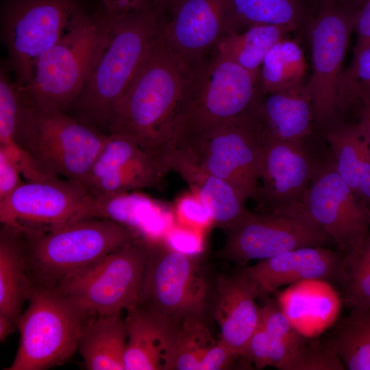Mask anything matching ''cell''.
I'll use <instances>...</instances> for the list:
<instances>
[{"mask_svg": "<svg viewBox=\"0 0 370 370\" xmlns=\"http://www.w3.org/2000/svg\"><path fill=\"white\" fill-rule=\"evenodd\" d=\"M167 172L150 156L115 169L95 181L88 188L93 196L129 192L162 186Z\"/></svg>", "mask_w": 370, "mask_h": 370, "instance_id": "f546056e", "label": "cell"}, {"mask_svg": "<svg viewBox=\"0 0 370 370\" xmlns=\"http://www.w3.org/2000/svg\"><path fill=\"white\" fill-rule=\"evenodd\" d=\"M21 176L16 160L5 149L0 147V201L24 182Z\"/></svg>", "mask_w": 370, "mask_h": 370, "instance_id": "74e56055", "label": "cell"}, {"mask_svg": "<svg viewBox=\"0 0 370 370\" xmlns=\"http://www.w3.org/2000/svg\"><path fill=\"white\" fill-rule=\"evenodd\" d=\"M96 317L54 289L36 288L17 324L18 350L5 370H45L67 361Z\"/></svg>", "mask_w": 370, "mask_h": 370, "instance_id": "52a82bcc", "label": "cell"}, {"mask_svg": "<svg viewBox=\"0 0 370 370\" xmlns=\"http://www.w3.org/2000/svg\"><path fill=\"white\" fill-rule=\"evenodd\" d=\"M148 257L140 236L53 288L94 315L120 313L138 304Z\"/></svg>", "mask_w": 370, "mask_h": 370, "instance_id": "9c48e42d", "label": "cell"}, {"mask_svg": "<svg viewBox=\"0 0 370 370\" xmlns=\"http://www.w3.org/2000/svg\"><path fill=\"white\" fill-rule=\"evenodd\" d=\"M165 166L182 177L210 210L214 225L225 232L249 211L245 206L246 199L230 183L204 170L181 151L172 150L166 157Z\"/></svg>", "mask_w": 370, "mask_h": 370, "instance_id": "7402d4cb", "label": "cell"}, {"mask_svg": "<svg viewBox=\"0 0 370 370\" xmlns=\"http://www.w3.org/2000/svg\"><path fill=\"white\" fill-rule=\"evenodd\" d=\"M148 239L138 304L176 323L204 320L208 284L195 256Z\"/></svg>", "mask_w": 370, "mask_h": 370, "instance_id": "ba28073f", "label": "cell"}, {"mask_svg": "<svg viewBox=\"0 0 370 370\" xmlns=\"http://www.w3.org/2000/svg\"><path fill=\"white\" fill-rule=\"evenodd\" d=\"M165 16L152 6L116 17L103 53L67 113L108 134L115 107L148 56Z\"/></svg>", "mask_w": 370, "mask_h": 370, "instance_id": "7a4b0ae2", "label": "cell"}, {"mask_svg": "<svg viewBox=\"0 0 370 370\" xmlns=\"http://www.w3.org/2000/svg\"><path fill=\"white\" fill-rule=\"evenodd\" d=\"M186 68L173 148L182 141L238 119L262 96L258 77L216 50Z\"/></svg>", "mask_w": 370, "mask_h": 370, "instance_id": "5b68a950", "label": "cell"}, {"mask_svg": "<svg viewBox=\"0 0 370 370\" xmlns=\"http://www.w3.org/2000/svg\"><path fill=\"white\" fill-rule=\"evenodd\" d=\"M174 149L230 183L246 200L255 199L261 174L262 146L245 114L182 141Z\"/></svg>", "mask_w": 370, "mask_h": 370, "instance_id": "7c38bea8", "label": "cell"}, {"mask_svg": "<svg viewBox=\"0 0 370 370\" xmlns=\"http://www.w3.org/2000/svg\"><path fill=\"white\" fill-rule=\"evenodd\" d=\"M339 356L326 345L307 343L302 334L291 348L282 370H342Z\"/></svg>", "mask_w": 370, "mask_h": 370, "instance_id": "e575fe53", "label": "cell"}, {"mask_svg": "<svg viewBox=\"0 0 370 370\" xmlns=\"http://www.w3.org/2000/svg\"><path fill=\"white\" fill-rule=\"evenodd\" d=\"M147 156H149L131 138L119 134H109L84 186L88 190L91 184L106 173Z\"/></svg>", "mask_w": 370, "mask_h": 370, "instance_id": "836d02e7", "label": "cell"}, {"mask_svg": "<svg viewBox=\"0 0 370 370\" xmlns=\"http://www.w3.org/2000/svg\"><path fill=\"white\" fill-rule=\"evenodd\" d=\"M354 30L356 32V42L354 55L370 46V0H365L358 10Z\"/></svg>", "mask_w": 370, "mask_h": 370, "instance_id": "60d3db41", "label": "cell"}, {"mask_svg": "<svg viewBox=\"0 0 370 370\" xmlns=\"http://www.w3.org/2000/svg\"><path fill=\"white\" fill-rule=\"evenodd\" d=\"M339 284L343 301L352 310L370 308V234L342 256Z\"/></svg>", "mask_w": 370, "mask_h": 370, "instance_id": "4dcf8cb0", "label": "cell"}, {"mask_svg": "<svg viewBox=\"0 0 370 370\" xmlns=\"http://www.w3.org/2000/svg\"><path fill=\"white\" fill-rule=\"evenodd\" d=\"M180 0H153L152 6L167 13Z\"/></svg>", "mask_w": 370, "mask_h": 370, "instance_id": "f6af8a7d", "label": "cell"}, {"mask_svg": "<svg viewBox=\"0 0 370 370\" xmlns=\"http://www.w3.org/2000/svg\"><path fill=\"white\" fill-rule=\"evenodd\" d=\"M232 34L258 25L284 26L293 32L311 18L305 0H227Z\"/></svg>", "mask_w": 370, "mask_h": 370, "instance_id": "484cf974", "label": "cell"}, {"mask_svg": "<svg viewBox=\"0 0 370 370\" xmlns=\"http://www.w3.org/2000/svg\"><path fill=\"white\" fill-rule=\"evenodd\" d=\"M232 33L227 0H180L162 26L165 42L186 67L207 58Z\"/></svg>", "mask_w": 370, "mask_h": 370, "instance_id": "e0dca14e", "label": "cell"}, {"mask_svg": "<svg viewBox=\"0 0 370 370\" xmlns=\"http://www.w3.org/2000/svg\"><path fill=\"white\" fill-rule=\"evenodd\" d=\"M126 312L125 370L170 369L179 324L138 304Z\"/></svg>", "mask_w": 370, "mask_h": 370, "instance_id": "44dd1931", "label": "cell"}, {"mask_svg": "<svg viewBox=\"0 0 370 370\" xmlns=\"http://www.w3.org/2000/svg\"><path fill=\"white\" fill-rule=\"evenodd\" d=\"M298 217L323 230L343 254L370 234L369 208L339 175L330 153L317 157Z\"/></svg>", "mask_w": 370, "mask_h": 370, "instance_id": "4fadbf2b", "label": "cell"}, {"mask_svg": "<svg viewBox=\"0 0 370 370\" xmlns=\"http://www.w3.org/2000/svg\"><path fill=\"white\" fill-rule=\"evenodd\" d=\"M186 69L167 45L161 28L109 125L108 134L131 138L166 171L164 161L173 147Z\"/></svg>", "mask_w": 370, "mask_h": 370, "instance_id": "6da1fadb", "label": "cell"}, {"mask_svg": "<svg viewBox=\"0 0 370 370\" xmlns=\"http://www.w3.org/2000/svg\"><path fill=\"white\" fill-rule=\"evenodd\" d=\"M319 5L335 4L338 5L354 6L360 8L365 0H318Z\"/></svg>", "mask_w": 370, "mask_h": 370, "instance_id": "ee69618b", "label": "cell"}, {"mask_svg": "<svg viewBox=\"0 0 370 370\" xmlns=\"http://www.w3.org/2000/svg\"><path fill=\"white\" fill-rule=\"evenodd\" d=\"M262 146L261 174L254 199L258 212L298 217L317 156L304 141H272Z\"/></svg>", "mask_w": 370, "mask_h": 370, "instance_id": "2e32d148", "label": "cell"}, {"mask_svg": "<svg viewBox=\"0 0 370 370\" xmlns=\"http://www.w3.org/2000/svg\"><path fill=\"white\" fill-rule=\"evenodd\" d=\"M214 315L219 340L236 356L245 358L248 342L257 328L260 309L255 284L241 270L217 278Z\"/></svg>", "mask_w": 370, "mask_h": 370, "instance_id": "ffe728a7", "label": "cell"}, {"mask_svg": "<svg viewBox=\"0 0 370 370\" xmlns=\"http://www.w3.org/2000/svg\"><path fill=\"white\" fill-rule=\"evenodd\" d=\"M101 12L112 17L147 10L153 0H98Z\"/></svg>", "mask_w": 370, "mask_h": 370, "instance_id": "ab89813d", "label": "cell"}, {"mask_svg": "<svg viewBox=\"0 0 370 370\" xmlns=\"http://www.w3.org/2000/svg\"><path fill=\"white\" fill-rule=\"evenodd\" d=\"M306 71L300 45L295 40L284 38L270 49L260 66L258 84L262 95L303 86Z\"/></svg>", "mask_w": 370, "mask_h": 370, "instance_id": "4316f807", "label": "cell"}, {"mask_svg": "<svg viewBox=\"0 0 370 370\" xmlns=\"http://www.w3.org/2000/svg\"><path fill=\"white\" fill-rule=\"evenodd\" d=\"M291 32L284 26L254 25L226 36L215 50L258 78L260 66L268 51Z\"/></svg>", "mask_w": 370, "mask_h": 370, "instance_id": "83f0119b", "label": "cell"}, {"mask_svg": "<svg viewBox=\"0 0 370 370\" xmlns=\"http://www.w3.org/2000/svg\"><path fill=\"white\" fill-rule=\"evenodd\" d=\"M22 232L29 276L36 288L49 289L142 236L121 223L95 217L42 232Z\"/></svg>", "mask_w": 370, "mask_h": 370, "instance_id": "277c9868", "label": "cell"}, {"mask_svg": "<svg viewBox=\"0 0 370 370\" xmlns=\"http://www.w3.org/2000/svg\"><path fill=\"white\" fill-rule=\"evenodd\" d=\"M326 345L349 370H370V308L352 310L343 319Z\"/></svg>", "mask_w": 370, "mask_h": 370, "instance_id": "f1b7e54d", "label": "cell"}, {"mask_svg": "<svg viewBox=\"0 0 370 370\" xmlns=\"http://www.w3.org/2000/svg\"><path fill=\"white\" fill-rule=\"evenodd\" d=\"M261 145L304 141L312 132L314 110L308 83L262 95L245 114Z\"/></svg>", "mask_w": 370, "mask_h": 370, "instance_id": "d6986e66", "label": "cell"}, {"mask_svg": "<svg viewBox=\"0 0 370 370\" xmlns=\"http://www.w3.org/2000/svg\"><path fill=\"white\" fill-rule=\"evenodd\" d=\"M370 104V46L353 55L352 63L342 70L337 83V107L340 121L354 109L358 116Z\"/></svg>", "mask_w": 370, "mask_h": 370, "instance_id": "1f68e13d", "label": "cell"}, {"mask_svg": "<svg viewBox=\"0 0 370 370\" xmlns=\"http://www.w3.org/2000/svg\"><path fill=\"white\" fill-rule=\"evenodd\" d=\"M127 341L125 320L120 313L97 315L86 326L77 351L88 370H125Z\"/></svg>", "mask_w": 370, "mask_h": 370, "instance_id": "d4e9b609", "label": "cell"}, {"mask_svg": "<svg viewBox=\"0 0 370 370\" xmlns=\"http://www.w3.org/2000/svg\"><path fill=\"white\" fill-rule=\"evenodd\" d=\"M369 222H370V208H369Z\"/></svg>", "mask_w": 370, "mask_h": 370, "instance_id": "bcb514c9", "label": "cell"}, {"mask_svg": "<svg viewBox=\"0 0 370 370\" xmlns=\"http://www.w3.org/2000/svg\"><path fill=\"white\" fill-rule=\"evenodd\" d=\"M26 265L25 236L16 227L1 225L0 230V314L17 326L25 301L35 291Z\"/></svg>", "mask_w": 370, "mask_h": 370, "instance_id": "cb8c5ba5", "label": "cell"}, {"mask_svg": "<svg viewBox=\"0 0 370 370\" xmlns=\"http://www.w3.org/2000/svg\"><path fill=\"white\" fill-rule=\"evenodd\" d=\"M245 358L258 369L269 366V338L260 322L248 342Z\"/></svg>", "mask_w": 370, "mask_h": 370, "instance_id": "f35d334b", "label": "cell"}, {"mask_svg": "<svg viewBox=\"0 0 370 370\" xmlns=\"http://www.w3.org/2000/svg\"><path fill=\"white\" fill-rule=\"evenodd\" d=\"M226 234L217 257L239 264L294 249L322 246L331 240L320 227L303 219L251 211Z\"/></svg>", "mask_w": 370, "mask_h": 370, "instance_id": "9a60e30c", "label": "cell"}, {"mask_svg": "<svg viewBox=\"0 0 370 370\" xmlns=\"http://www.w3.org/2000/svg\"><path fill=\"white\" fill-rule=\"evenodd\" d=\"M360 8L321 4L308 23L312 73L308 85L314 121L323 132L341 122L337 83Z\"/></svg>", "mask_w": 370, "mask_h": 370, "instance_id": "8fae6325", "label": "cell"}, {"mask_svg": "<svg viewBox=\"0 0 370 370\" xmlns=\"http://www.w3.org/2000/svg\"><path fill=\"white\" fill-rule=\"evenodd\" d=\"M79 5L77 0H4L1 37L17 84L31 82L36 61L62 37Z\"/></svg>", "mask_w": 370, "mask_h": 370, "instance_id": "30bf717a", "label": "cell"}, {"mask_svg": "<svg viewBox=\"0 0 370 370\" xmlns=\"http://www.w3.org/2000/svg\"><path fill=\"white\" fill-rule=\"evenodd\" d=\"M17 329L16 325L8 317L0 314V341L2 342Z\"/></svg>", "mask_w": 370, "mask_h": 370, "instance_id": "7bdbcfd3", "label": "cell"}, {"mask_svg": "<svg viewBox=\"0 0 370 370\" xmlns=\"http://www.w3.org/2000/svg\"><path fill=\"white\" fill-rule=\"evenodd\" d=\"M356 123L363 136L370 144V104L363 108Z\"/></svg>", "mask_w": 370, "mask_h": 370, "instance_id": "b9f144b4", "label": "cell"}, {"mask_svg": "<svg viewBox=\"0 0 370 370\" xmlns=\"http://www.w3.org/2000/svg\"><path fill=\"white\" fill-rule=\"evenodd\" d=\"M92 196L80 183L60 177L22 183L0 201V222L37 233L88 218Z\"/></svg>", "mask_w": 370, "mask_h": 370, "instance_id": "5bb4252c", "label": "cell"}, {"mask_svg": "<svg viewBox=\"0 0 370 370\" xmlns=\"http://www.w3.org/2000/svg\"><path fill=\"white\" fill-rule=\"evenodd\" d=\"M205 234L175 223L165 234L163 241L177 251L195 256L203 251Z\"/></svg>", "mask_w": 370, "mask_h": 370, "instance_id": "8d00e7d4", "label": "cell"}, {"mask_svg": "<svg viewBox=\"0 0 370 370\" xmlns=\"http://www.w3.org/2000/svg\"><path fill=\"white\" fill-rule=\"evenodd\" d=\"M241 271L256 286L259 297H267L278 288L308 280H328L339 283L342 256L319 247L289 250Z\"/></svg>", "mask_w": 370, "mask_h": 370, "instance_id": "ac0fdd59", "label": "cell"}, {"mask_svg": "<svg viewBox=\"0 0 370 370\" xmlns=\"http://www.w3.org/2000/svg\"><path fill=\"white\" fill-rule=\"evenodd\" d=\"M216 342L204 320L180 323L170 369L200 370L202 359Z\"/></svg>", "mask_w": 370, "mask_h": 370, "instance_id": "d6a6232c", "label": "cell"}, {"mask_svg": "<svg viewBox=\"0 0 370 370\" xmlns=\"http://www.w3.org/2000/svg\"><path fill=\"white\" fill-rule=\"evenodd\" d=\"M108 135L67 112L37 109L24 100L12 144L25 151L47 174L84 186Z\"/></svg>", "mask_w": 370, "mask_h": 370, "instance_id": "8992f818", "label": "cell"}, {"mask_svg": "<svg viewBox=\"0 0 370 370\" xmlns=\"http://www.w3.org/2000/svg\"><path fill=\"white\" fill-rule=\"evenodd\" d=\"M115 18L79 5L62 37L36 61L31 82L21 86L25 102L67 112L103 53Z\"/></svg>", "mask_w": 370, "mask_h": 370, "instance_id": "3957f363", "label": "cell"}, {"mask_svg": "<svg viewBox=\"0 0 370 370\" xmlns=\"http://www.w3.org/2000/svg\"><path fill=\"white\" fill-rule=\"evenodd\" d=\"M339 175L370 208V144L358 124L338 122L323 132Z\"/></svg>", "mask_w": 370, "mask_h": 370, "instance_id": "603a6c76", "label": "cell"}, {"mask_svg": "<svg viewBox=\"0 0 370 370\" xmlns=\"http://www.w3.org/2000/svg\"><path fill=\"white\" fill-rule=\"evenodd\" d=\"M173 210L176 223L180 225L204 232L214 225L210 210L191 190L176 198Z\"/></svg>", "mask_w": 370, "mask_h": 370, "instance_id": "d590c367", "label": "cell"}]
</instances>
